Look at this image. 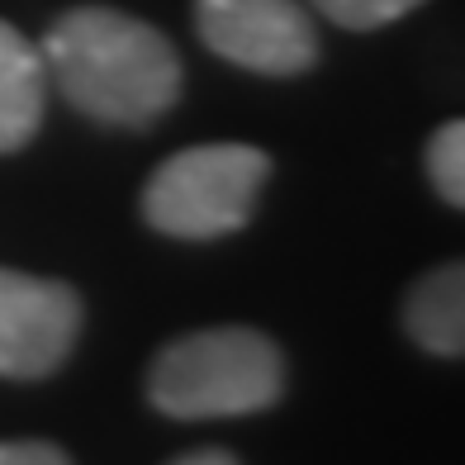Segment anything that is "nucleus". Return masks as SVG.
<instances>
[{"label": "nucleus", "instance_id": "1", "mask_svg": "<svg viewBox=\"0 0 465 465\" xmlns=\"http://www.w3.org/2000/svg\"><path fill=\"white\" fill-rule=\"evenodd\" d=\"M48 81L86 119L147 129L181 100V57L157 25L114 5H76L44 34Z\"/></svg>", "mask_w": 465, "mask_h": 465}, {"label": "nucleus", "instance_id": "2", "mask_svg": "<svg viewBox=\"0 0 465 465\" xmlns=\"http://www.w3.org/2000/svg\"><path fill=\"white\" fill-rule=\"evenodd\" d=\"M285 394V356L257 328H204L157 351L147 399L166 418H247Z\"/></svg>", "mask_w": 465, "mask_h": 465}, {"label": "nucleus", "instance_id": "3", "mask_svg": "<svg viewBox=\"0 0 465 465\" xmlns=\"http://www.w3.org/2000/svg\"><path fill=\"white\" fill-rule=\"evenodd\" d=\"M271 157L252 143H200L166 157L143 185V219L166 238L209 242L238 232L262 200Z\"/></svg>", "mask_w": 465, "mask_h": 465}, {"label": "nucleus", "instance_id": "4", "mask_svg": "<svg viewBox=\"0 0 465 465\" xmlns=\"http://www.w3.org/2000/svg\"><path fill=\"white\" fill-rule=\"evenodd\" d=\"M209 53L257 76H300L319 62V29L300 0H195Z\"/></svg>", "mask_w": 465, "mask_h": 465}, {"label": "nucleus", "instance_id": "5", "mask_svg": "<svg viewBox=\"0 0 465 465\" xmlns=\"http://www.w3.org/2000/svg\"><path fill=\"white\" fill-rule=\"evenodd\" d=\"M81 300L72 285L0 266V375L44 380L72 356Z\"/></svg>", "mask_w": 465, "mask_h": 465}, {"label": "nucleus", "instance_id": "6", "mask_svg": "<svg viewBox=\"0 0 465 465\" xmlns=\"http://www.w3.org/2000/svg\"><path fill=\"white\" fill-rule=\"evenodd\" d=\"M48 104V67L15 25L0 19V157L19 153L44 124Z\"/></svg>", "mask_w": 465, "mask_h": 465}, {"label": "nucleus", "instance_id": "7", "mask_svg": "<svg viewBox=\"0 0 465 465\" xmlns=\"http://www.w3.org/2000/svg\"><path fill=\"white\" fill-rule=\"evenodd\" d=\"M404 328L409 337L432 351V356H456L465 351V271L460 262H447L428 271L404 300Z\"/></svg>", "mask_w": 465, "mask_h": 465}, {"label": "nucleus", "instance_id": "8", "mask_svg": "<svg viewBox=\"0 0 465 465\" xmlns=\"http://www.w3.org/2000/svg\"><path fill=\"white\" fill-rule=\"evenodd\" d=\"M428 176L437 185V195L447 200L451 209L465 204V124L451 119L441 124L428 143Z\"/></svg>", "mask_w": 465, "mask_h": 465}, {"label": "nucleus", "instance_id": "9", "mask_svg": "<svg viewBox=\"0 0 465 465\" xmlns=\"http://www.w3.org/2000/svg\"><path fill=\"white\" fill-rule=\"evenodd\" d=\"M309 5L323 19H332V25L366 34V29H385L394 19H404L409 10L422 5V0H309Z\"/></svg>", "mask_w": 465, "mask_h": 465}, {"label": "nucleus", "instance_id": "10", "mask_svg": "<svg viewBox=\"0 0 465 465\" xmlns=\"http://www.w3.org/2000/svg\"><path fill=\"white\" fill-rule=\"evenodd\" d=\"M0 465H72L53 441H0Z\"/></svg>", "mask_w": 465, "mask_h": 465}, {"label": "nucleus", "instance_id": "11", "mask_svg": "<svg viewBox=\"0 0 465 465\" xmlns=\"http://www.w3.org/2000/svg\"><path fill=\"white\" fill-rule=\"evenodd\" d=\"M172 465H238V456L223 451V447H200V451H185V456H176Z\"/></svg>", "mask_w": 465, "mask_h": 465}]
</instances>
